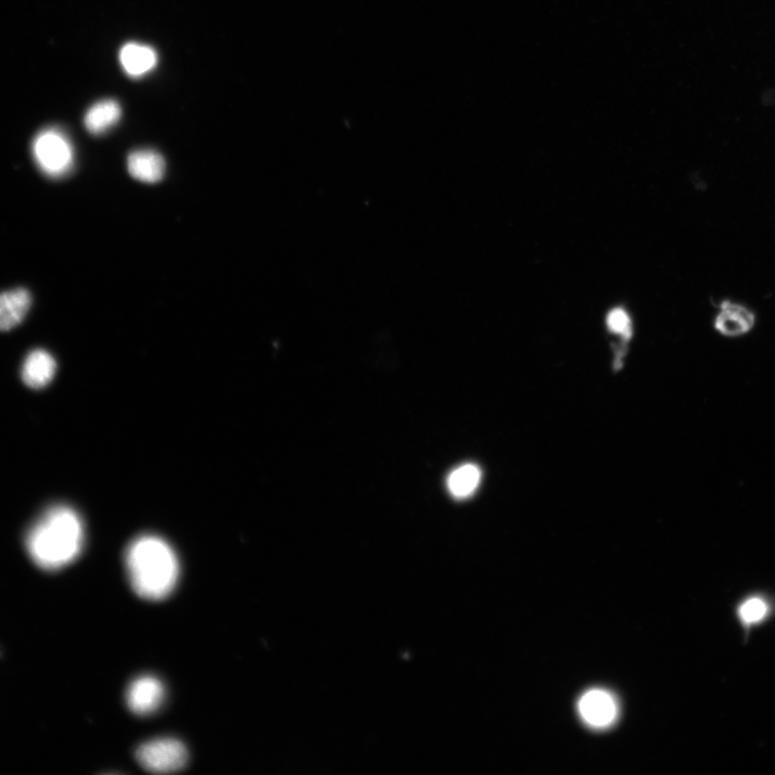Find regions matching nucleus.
Here are the masks:
<instances>
[{
  "label": "nucleus",
  "instance_id": "1",
  "mask_svg": "<svg viewBox=\"0 0 775 775\" xmlns=\"http://www.w3.org/2000/svg\"><path fill=\"white\" fill-rule=\"evenodd\" d=\"M84 526L69 506H53L36 521L26 539L28 554L41 568L58 570L80 555Z\"/></svg>",
  "mask_w": 775,
  "mask_h": 775
},
{
  "label": "nucleus",
  "instance_id": "2",
  "mask_svg": "<svg viewBox=\"0 0 775 775\" xmlns=\"http://www.w3.org/2000/svg\"><path fill=\"white\" fill-rule=\"evenodd\" d=\"M125 566L135 593L146 600L167 598L179 580L180 566L174 549L155 535H143L130 544Z\"/></svg>",
  "mask_w": 775,
  "mask_h": 775
},
{
  "label": "nucleus",
  "instance_id": "3",
  "mask_svg": "<svg viewBox=\"0 0 775 775\" xmlns=\"http://www.w3.org/2000/svg\"><path fill=\"white\" fill-rule=\"evenodd\" d=\"M35 161L41 172L51 178L67 175L75 163V151L69 138L60 130L40 132L33 144Z\"/></svg>",
  "mask_w": 775,
  "mask_h": 775
},
{
  "label": "nucleus",
  "instance_id": "4",
  "mask_svg": "<svg viewBox=\"0 0 775 775\" xmlns=\"http://www.w3.org/2000/svg\"><path fill=\"white\" fill-rule=\"evenodd\" d=\"M137 762L152 773H173L188 764L189 754L185 744L172 738H161L140 745L136 752Z\"/></svg>",
  "mask_w": 775,
  "mask_h": 775
},
{
  "label": "nucleus",
  "instance_id": "5",
  "mask_svg": "<svg viewBox=\"0 0 775 775\" xmlns=\"http://www.w3.org/2000/svg\"><path fill=\"white\" fill-rule=\"evenodd\" d=\"M165 699L163 683L152 675L139 676L126 692V703L136 715L147 716L157 712Z\"/></svg>",
  "mask_w": 775,
  "mask_h": 775
},
{
  "label": "nucleus",
  "instance_id": "6",
  "mask_svg": "<svg viewBox=\"0 0 775 775\" xmlns=\"http://www.w3.org/2000/svg\"><path fill=\"white\" fill-rule=\"evenodd\" d=\"M579 712L588 726L604 729L615 723L618 716V706L610 693L602 689H593L581 698Z\"/></svg>",
  "mask_w": 775,
  "mask_h": 775
},
{
  "label": "nucleus",
  "instance_id": "7",
  "mask_svg": "<svg viewBox=\"0 0 775 775\" xmlns=\"http://www.w3.org/2000/svg\"><path fill=\"white\" fill-rule=\"evenodd\" d=\"M756 317L751 309L742 304L724 301L714 321L715 330L726 337L749 334L755 327Z\"/></svg>",
  "mask_w": 775,
  "mask_h": 775
},
{
  "label": "nucleus",
  "instance_id": "8",
  "mask_svg": "<svg viewBox=\"0 0 775 775\" xmlns=\"http://www.w3.org/2000/svg\"><path fill=\"white\" fill-rule=\"evenodd\" d=\"M32 306V295L19 288L0 293V331L19 326Z\"/></svg>",
  "mask_w": 775,
  "mask_h": 775
},
{
  "label": "nucleus",
  "instance_id": "9",
  "mask_svg": "<svg viewBox=\"0 0 775 775\" xmlns=\"http://www.w3.org/2000/svg\"><path fill=\"white\" fill-rule=\"evenodd\" d=\"M165 160L154 150L143 149L130 153L128 158L129 174L136 180L145 183H157L165 175Z\"/></svg>",
  "mask_w": 775,
  "mask_h": 775
},
{
  "label": "nucleus",
  "instance_id": "10",
  "mask_svg": "<svg viewBox=\"0 0 775 775\" xmlns=\"http://www.w3.org/2000/svg\"><path fill=\"white\" fill-rule=\"evenodd\" d=\"M56 362L48 351L37 349L27 356L22 369L24 383L33 389L48 386L55 375Z\"/></svg>",
  "mask_w": 775,
  "mask_h": 775
},
{
  "label": "nucleus",
  "instance_id": "11",
  "mask_svg": "<svg viewBox=\"0 0 775 775\" xmlns=\"http://www.w3.org/2000/svg\"><path fill=\"white\" fill-rule=\"evenodd\" d=\"M120 63L126 74L139 78L151 72L158 64V54L152 47L129 42L120 51Z\"/></svg>",
  "mask_w": 775,
  "mask_h": 775
},
{
  "label": "nucleus",
  "instance_id": "12",
  "mask_svg": "<svg viewBox=\"0 0 775 775\" xmlns=\"http://www.w3.org/2000/svg\"><path fill=\"white\" fill-rule=\"evenodd\" d=\"M122 109L114 100H104L94 104L84 117V125L92 135H102L120 121Z\"/></svg>",
  "mask_w": 775,
  "mask_h": 775
},
{
  "label": "nucleus",
  "instance_id": "13",
  "mask_svg": "<svg viewBox=\"0 0 775 775\" xmlns=\"http://www.w3.org/2000/svg\"><path fill=\"white\" fill-rule=\"evenodd\" d=\"M481 479L482 472L476 465L465 464L449 475L447 485L455 498L464 499L473 495Z\"/></svg>",
  "mask_w": 775,
  "mask_h": 775
},
{
  "label": "nucleus",
  "instance_id": "14",
  "mask_svg": "<svg viewBox=\"0 0 775 775\" xmlns=\"http://www.w3.org/2000/svg\"><path fill=\"white\" fill-rule=\"evenodd\" d=\"M769 613L768 603L760 597H752L744 601L739 609L742 622L748 625L762 622Z\"/></svg>",
  "mask_w": 775,
  "mask_h": 775
},
{
  "label": "nucleus",
  "instance_id": "15",
  "mask_svg": "<svg viewBox=\"0 0 775 775\" xmlns=\"http://www.w3.org/2000/svg\"><path fill=\"white\" fill-rule=\"evenodd\" d=\"M607 326L609 330L624 337L631 336L632 321L629 313L624 307H615L610 310L607 316Z\"/></svg>",
  "mask_w": 775,
  "mask_h": 775
}]
</instances>
